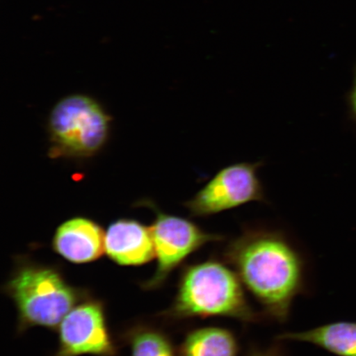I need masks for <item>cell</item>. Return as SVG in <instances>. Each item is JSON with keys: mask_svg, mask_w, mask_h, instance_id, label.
<instances>
[{"mask_svg": "<svg viewBox=\"0 0 356 356\" xmlns=\"http://www.w3.org/2000/svg\"><path fill=\"white\" fill-rule=\"evenodd\" d=\"M161 314L177 321L222 317L252 323L262 318L249 304L234 269L217 259L184 266L175 300Z\"/></svg>", "mask_w": 356, "mask_h": 356, "instance_id": "cell-2", "label": "cell"}, {"mask_svg": "<svg viewBox=\"0 0 356 356\" xmlns=\"http://www.w3.org/2000/svg\"><path fill=\"white\" fill-rule=\"evenodd\" d=\"M51 247L71 264H90L105 252V234L96 222L86 217H74L58 227Z\"/></svg>", "mask_w": 356, "mask_h": 356, "instance_id": "cell-8", "label": "cell"}, {"mask_svg": "<svg viewBox=\"0 0 356 356\" xmlns=\"http://www.w3.org/2000/svg\"><path fill=\"white\" fill-rule=\"evenodd\" d=\"M111 118L95 99L87 95L64 97L48 120L51 159H82L95 155L108 140Z\"/></svg>", "mask_w": 356, "mask_h": 356, "instance_id": "cell-4", "label": "cell"}, {"mask_svg": "<svg viewBox=\"0 0 356 356\" xmlns=\"http://www.w3.org/2000/svg\"><path fill=\"white\" fill-rule=\"evenodd\" d=\"M264 163H237L222 168L184 203L190 216L207 218L250 202H267L258 171Z\"/></svg>", "mask_w": 356, "mask_h": 356, "instance_id": "cell-6", "label": "cell"}, {"mask_svg": "<svg viewBox=\"0 0 356 356\" xmlns=\"http://www.w3.org/2000/svg\"><path fill=\"white\" fill-rule=\"evenodd\" d=\"M349 102H350V108L351 111H353L355 118H356V70L355 74V79L353 88H351V91L350 92L349 96Z\"/></svg>", "mask_w": 356, "mask_h": 356, "instance_id": "cell-14", "label": "cell"}, {"mask_svg": "<svg viewBox=\"0 0 356 356\" xmlns=\"http://www.w3.org/2000/svg\"><path fill=\"white\" fill-rule=\"evenodd\" d=\"M3 291L16 306L19 334L34 327L57 330L65 316L91 296L87 289L67 282L56 267L26 257L17 258Z\"/></svg>", "mask_w": 356, "mask_h": 356, "instance_id": "cell-3", "label": "cell"}, {"mask_svg": "<svg viewBox=\"0 0 356 356\" xmlns=\"http://www.w3.org/2000/svg\"><path fill=\"white\" fill-rule=\"evenodd\" d=\"M122 339L130 346L131 356H179L171 337L149 324L134 325L123 332Z\"/></svg>", "mask_w": 356, "mask_h": 356, "instance_id": "cell-12", "label": "cell"}, {"mask_svg": "<svg viewBox=\"0 0 356 356\" xmlns=\"http://www.w3.org/2000/svg\"><path fill=\"white\" fill-rule=\"evenodd\" d=\"M239 343L232 331L220 327L194 329L178 349L179 356H238Z\"/></svg>", "mask_w": 356, "mask_h": 356, "instance_id": "cell-11", "label": "cell"}, {"mask_svg": "<svg viewBox=\"0 0 356 356\" xmlns=\"http://www.w3.org/2000/svg\"><path fill=\"white\" fill-rule=\"evenodd\" d=\"M246 356H284L283 351L278 346H270L268 348H252L248 351Z\"/></svg>", "mask_w": 356, "mask_h": 356, "instance_id": "cell-13", "label": "cell"}, {"mask_svg": "<svg viewBox=\"0 0 356 356\" xmlns=\"http://www.w3.org/2000/svg\"><path fill=\"white\" fill-rule=\"evenodd\" d=\"M59 345L54 356H117L118 346L109 330L106 307L89 296L79 302L57 328Z\"/></svg>", "mask_w": 356, "mask_h": 356, "instance_id": "cell-7", "label": "cell"}, {"mask_svg": "<svg viewBox=\"0 0 356 356\" xmlns=\"http://www.w3.org/2000/svg\"><path fill=\"white\" fill-rule=\"evenodd\" d=\"M277 340L306 342L338 356H356V323L337 322L308 331L283 333Z\"/></svg>", "mask_w": 356, "mask_h": 356, "instance_id": "cell-10", "label": "cell"}, {"mask_svg": "<svg viewBox=\"0 0 356 356\" xmlns=\"http://www.w3.org/2000/svg\"><path fill=\"white\" fill-rule=\"evenodd\" d=\"M105 253L120 266L148 264L155 258L150 227L131 219H120L111 222L105 234Z\"/></svg>", "mask_w": 356, "mask_h": 356, "instance_id": "cell-9", "label": "cell"}, {"mask_svg": "<svg viewBox=\"0 0 356 356\" xmlns=\"http://www.w3.org/2000/svg\"><path fill=\"white\" fill-rule=\"evenodd\" d=\"M140 204L152 209L156 215L150 230L157 267L152 277L141 283L145 291L163 286L172 271L190 255L209 243L224 239V236L208 233L190 220L163 213L150 200H145Z\"/></svg>", "mask_w": 356, "mask_h": 356, "instance_id": "cell-5", "label": "cell"}, {"mask_svg": "<svg viewBox=\"0 0 356 356\" xmlns=\"http://www.w3.org/2000/svg\"><path fill=\"white\" fill-rule=\"evenodd\" d=\"M227 264L252 293L265 315L284 323L305 286V262L282 231L246 227L227 245Z\"/></svg>", "mask_w": 356, "mask_h": 356, "instance_id": "cell-1", "label": "cell"}]
</instances>
